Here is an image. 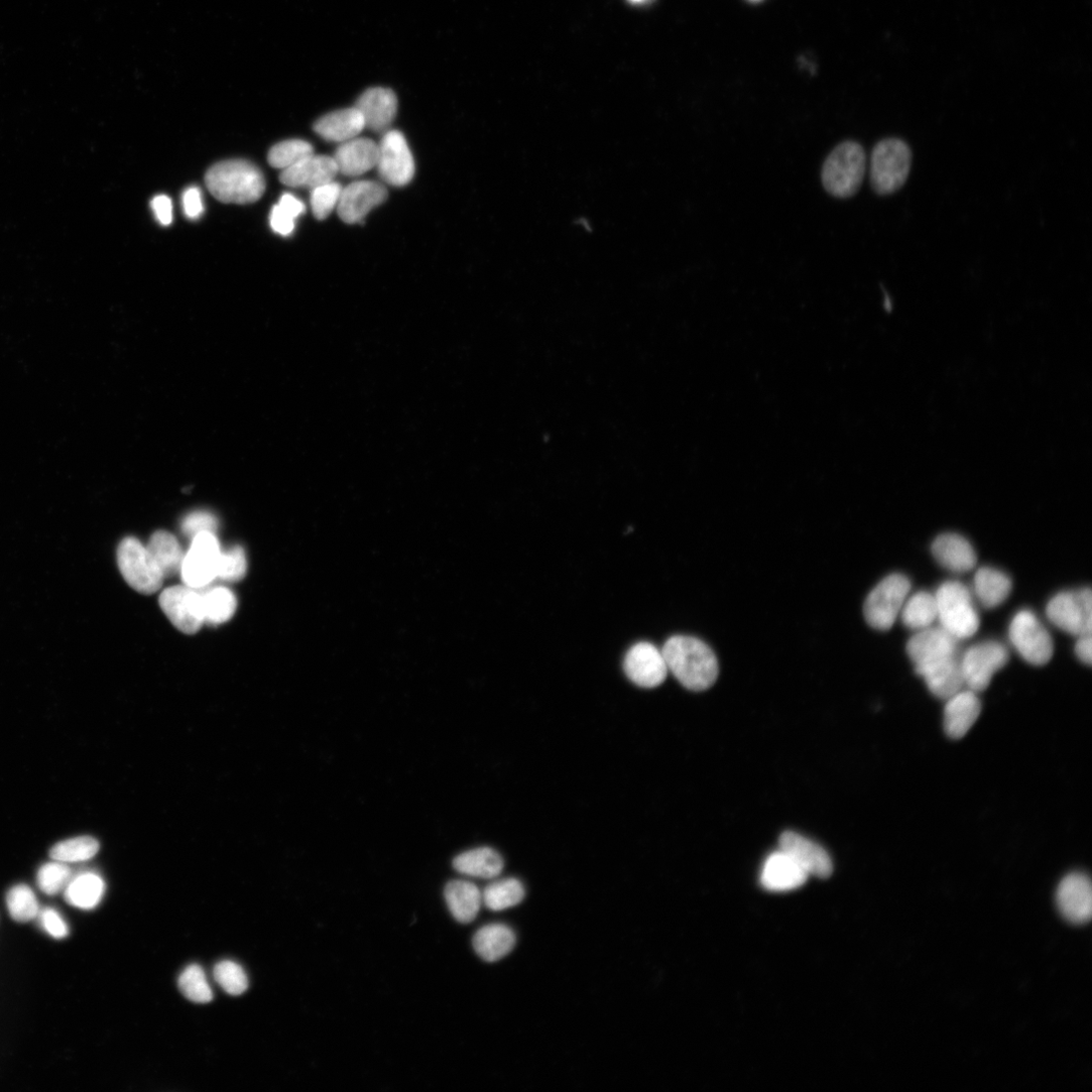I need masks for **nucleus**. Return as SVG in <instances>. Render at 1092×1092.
<instances>
[{"label":"nucleus","mask_w":1092,"mask_h":1092,"mask_svg":"<svg viewBox=\"0 0 1092 1092\" xmlns=\"http://www.w3.org/2000/svg\"><path fill=\"white\" fill-rule=\"evenodd\" d=\"M662 653L668 671L688 690H707L718 678L719 667L715 654L696 638L672 637L666 642Z\"/></svg>","instance_id":"1"},{"label":"nucleus","mask_w":1092,"mask_h":1092,"mask_svg":"<svg viewBox=\"0 0 1092 1092\" xmlns=\"http://www.w3.org/2000/svg\"><path fill=\"white\" fill-rule=\"evenodd\" d=\"M205 180L211 194L225 204L256 203L266 192L263 172L246 160L217 163L208 170Z\"/></svg>","instance_id":"2"},{"label":"nucleus","mask_w":1092,"mask_h":1092,"mask_svg":"<svg viewBox=\"0 0 1092 1092\" xmlns=\"http://www.w3.org/2000/svg\"><path fill=\"white\" fill-rule=\"evenodd\" d=\"M866 167L863 146L856 141H844L826 157L821 169L822 186L834 198H851L861 189Z\"/></svg>","instance_id":"3"},{"label":"nucleus","mask_w":1092,"mask_h":1092,"mask_svg":"<svg viewBox=\"0 0 1092 1092\" xmlns=\"http://www.w3.org/2000/svg\"><path fill=\"white\" fill-rule=\"evenodd\" d=\"M941 628L955 639L977 634L981 621L968 588L960 582H946L935 594Z\"/></svg>","instance_id":"4"},{"label":"nucleus","mask_w":1092,"mask_h":1092,"mask_svg":"<svg viewBox=\"0 0 1092 1092\" xmlns=\"http://www.w3.org/2000/svg\"><path fill=\"white\" fill-rule=\"evenodd\" d=\"M912 162V150L903 140L886 138L879 141L873 148L870 160L873 191L879 196L898 192L908 178Z\"/></svg>","instance_id":"5"},{"label":"nucleus","mask_w":1092,"mask_h":1092,"mask_svg":"<svg viewBox=\"0 0 1092 1092\" xmlns=\"http://www.w3.org/2000/svg\"><path fill=\"white\" fill-rule=\"evenodd\" d=\"M911 589V581L901 574H892L882 580L871 591L865 602L864 616L868 625L877 631L890 630L902 610Z\"/></svg>","instance_id":"6"},{"label":"nucleus","mask_w":1092,"mask_h":1092,"mask_svg":"<svg viewBox=\"0 0 1092 1092\" xmlns=\"http://www.w3.org/2000/svg\"><path fill=\"white\" fill-rule=\"evenodd\" d=\"M118 569L126 582L137 592L150 595L163 584L164 576L152 556L140 540L126 537L116 552Z\"/></svg>","instance_id":"7"},{"label":"nucleus","mask_w":1092,"mask_h":1092,"mask_svg":"<svg viewBox=\"0 0 1092 1092\" xmlns=\"http://www.w3.org/2000/svg\"><path fill=\"white\" fill-rule=\"evenodd\" d=\"M1009 651L1001 643L986 642L968 649L960 660L964 687L980 693L994 675L1009 662Z\"/></svg>","instance_id":"8"},{"label":"nucleus","mask_w":1092,"mask_h":1092,"mask_svg":"<svg viewBox=\"0 0 1092 1092\" xmlns=\"http://www.w3.org/2000/svg\"><path fill=\"white\" fill-rule=\"evenodd\" d=\"M1046 613L1053 625L1070 635L1080 637L1091 634V590L1085 588L1057 594L1048 603Z\"/></svg>","instance_id":"9"},{"label":"nucleus","mask_w":1092,"mask_h":1092,"mask_svg":"<svg viewBox=\"0 0 1092 1092\" xmlns=\"http://www.w3.org/2000/svg\"><path fill=\"white\" fill-rule=\"evenodd\" d=\"M1010 639L1029 664L1046 665L1053 656V641L1038 618L1030 611L1020 612L1010 627Z\"/></svg>","instance_id":"10"},{"label":"nucleus","mask_w":1092,"mask_h":1092,"mask_svg":"<svg viewBox=\"0 0 1092 1092\" xmlns=\"http://www.w3.org/2000/svg\"><path fill=\"white\" fill-rule=\"evenodd\" d=\"M222 552L214 533L203 532L193 538L192 547L181 567V579L186 586L202 589L218 578Z\"/></svg>","instance_id":"11"},{"label":"nucleus","mask_w":1092,"mask_h":1092,"mask_svg":"<svg viewBox=\"0 0 1092 1092\" xmlns=\"http://www.w3.org/2000/svg\"><path fill=\"white\" fill-rule=\"evenodd\" d=\"M159 604L168 620L184 634L195 635L205 624L203 595L196 589L167 588L160 595Z\"/></svg>","instance_id":"12"},{"label":"nucleus","mask_w":1092,"mask_h":1092,"mask_svg":"<svg viewBox=\"0 0 1092 1092\" xmlns=\"http://www.w3.org/2000/svg\"><path fill=\"white\" fill-rule=\"evenodd\" d=\"M382 179L393 187L409 185L415 175V161L406 138L399 131H387L379 144L376 166Z\"/></svg>","instance_id":"13"},{"label":"nucleus","mask_w":1092,"mask_h":1092,"mask_svg":"<svg viewBox=\"0 0 1092 1092\" xmlns=\"http://www.w3.org/2000/svg\"><path fill=\"white\" fill-rule=\"evenodd\" d=\"M628 678L642 688L662 685L669 673L662 651L650 643H639L627 654L624 663Z\"/></svg>","instance_id":"14"},{"label":"nucleus","mask_w":1092,"mask_h":1092,"mask_svg":"<svg viewBox=\"0 0 1092 1092\" xmlns=\"http://www.w3.org/2000/svg\"><path fill=\"white\" fill-rule=\"evenodd\" d=\"M388 198L385 186L371 180H360L343 188L336 208L340 219L347 224L362 222L376 207Z\"/></svg>","instance_id":"15"},{"label":"nucleus","mask_w":1092,"mask_h":1092,"mask_svg":"<svg viewBox=\"0 0 1092 1092\" xmlns=\"http://www.w3.org/2000/svg\"><path fill=\"white\" fill-rule=\"evenodd\" d=\"M779 846L808 876L826 879L832 874L829 855L813 840L794 831H785L779 838Z\"/></svg>","instance_id":"16"},{"label":"nucleus","mask_w":1092,"mask_h":1092,"mask_svg":"<svg viewBox=\"0 0 1092 1092\" xmlns=\"http://www.w3.org/2000/svg\"><path fill=\"white\" fill-rule=\"evenodd\" d=\"M1057 906L1062 917L1073 925L1088 923L1092 915V888L1087 875L1071 873L1059 884Z\"/></svg>","instance_id":"17"},{"label":"nucleus","mask_w":1092,"mask_h":1092,"mask_svg":"<svg viewBox=\"0 0 1092 1092\" xmlns=\"http://www.w3.org/2000/svg\"><path fill=\"white\" fill-rule=\"evenodd\" d=\"M915 668L957 657L958 640L943 628H928L914 636L906 647Z\"/></svg>","instance_id":"18"},{"label":"nucleus","mask_w":1092,"mask_h":1092,"mask_svg":"<svg viewBox=\"0 0 1092 1092\" xmlns=\"http://www.w3.org/2000/svg\"><path fill=\"white\" fill-rule=\"evenodd\" d=\"M982 712L978 693L963 688L946 699L944 708L945 732L953 740L964 738L975 725Z\"/></svg>","instance_id":"19"},{"label":"nucleus","mask_w":1092,"mask_h":1092,"mask_svg":"<svg viewBox=\"0 0 1092 1092\" xmlns=\"http://www.w3.org/2000/svg\"><path fill=\"white\" fill-rule=\"evenodd\" d=\"M355 107L362 114L366 128L386 133L396 117L398 98L389 88L374 87L359 96Z\"/></svg>","instance_id":"20"},{"label":"nucleus","mask_w":1092,"mask_h":1092,"mask_svg":"<svg viewBox=\"0 0 1092 1092\" xmlns=\"http://www.w3.org/2000/svg\"><path fill=\"white\" fill-rule=\"evenodd\" d=\"M339 173L333 157L311 155L294 166L285 169L280 175L281 183L292 188L316 189L334 181Z\"/></svg>","instance_id":"21"},{"label":"nucleus","mask_w":1092,"mask_h":1092,"mask_svg":"<svg viewBox=\"0 0 1092 1092\" xmlns=\"http://www.w3.org/2000/svg\"><path fill=\"white\" fill-rule=\"evenodd\" d=\"M808 877L791 857L779 849L765 861L761 884L768 891L786 892L804 885Z\"/></svg>","instance_id":"22"},{"label":"nucleus","mask_w":1092,"mask_h":1092,"mask_svg":"<svg viewBox=\"0 0 1092 1092\" xmlns=\"http://www.w3.org/2000/svg\"><path fill=\"white\" fill-rule=\"evenodd\" d=\"M379 144L368 138H354L341 143L334 160L338 171L346 176H360L377 166Z\"/></svg>","instance_id":"23"},{"label":"nucleus","mask_w":1092,"mask_h":1092,"mask_svg":"<svg viewBox=\"0 0 1092 1092\" xmlns=\"http://www.w3.org/2000/svg\"><path fill=\"white\" fill-rule=\"evenodd\" d=\"M364 129H366V123L355 106L329 112L319 118L314 125V130L320 137L337 143L356 138Z\"/></svg>","instance_id":"24"},{"label":"nucleus","mask_w":1092,"mask_h":1092,"mask_svg":"<svg viewBox=\"0 0 1092 1092\" xmlns=\"http://www.w3.org/2000/svg\"><path fill=\"white\" fill-rule=\"evenodd\" d=\"M932 553L941 566L955 573L973 570L978 562L974 547L956 533L938 536L933 542Z\"/></svg>","instance_id":"25"},{"label":"nucleus","mask_w":1092,"mask_h":1092,"mask_svg":"<svg viewBox=\"0 0 1092 1092\" xmlns=\"http://www.w3.org/2000/svg\"><path fill=\"white\" fill-rule=\"evenodd\" d=\"M936 697L946 700L964 688L960 660L949 658L916 669Z\"/></svg>","instance_id":"26"},{"label":"nucleus","mask_w":1092,"mask_h":1092,"mask_svg":"<svg viewBox=\"0 0 1092 1092\" xmlns=\"http://www.w3.org/2000/svg\"><path fill=\"white\" fill-rule=\"evenodd\" d=\"M516 945V935L511 928L501 924H492L479 929L473 936L472 946L479 958L485 962H497L512 952Z\"/></svg>","instance_id":"27"},{"label":"nucleus","mask_w":1092,"mask_h":1092,"mask_svg":"<svg viewBox=\"0 0 1092 1092\" xmlns=\"http://www.w3.org/2000/svg\"><path fill=\"white\" fill-rule=\"evenodd\" d=\"M453 868L466 876L493 879L504 869V861L494 848L481 846L469 849L455 857Z\"/></svg>","instance_id":"28"},{"label":"nucleus","mask_w":1092,"mask_h":1092,"mask_svg":"<svg viewBox=\"0 0 1092 1092\" xmlns=\"http://www.w3.org/2000/svg\"><path fill=\"white\" fill-rule=\"evenodd\" d=\"M444 898L450 914L460 924L473 922L482 902L478 887L464 880H453L447 883Z\"/></svg>","instance_id":"29"},{"label":"nucleus","mask_w":1092,"mask_h":1092,"mask_svg":"<svg viewBox=\"0 0 1092 1092\" xmlns=\"http://www.w3.org/2000/svg\"><path fill=\"white\" fill-rule=\"evenodd\" d=\"M1010 577L993 568L980 569L975 577V591L987 609H995L1007 600L1012 591Z\"/></svg>","instance_id":"30"},{"label":"nucleus","mask_w":1092,"mask_h":1092,"mask_svg":"<svg viewBox=\"0 0 1092 1092\" xmlns=\"http://www.w3.org/2000/svg\"><path fill=\"white\" fill-rule=\"evenodd\" d=\"M146 548L164 578L180 574L186 555L173 534L164 530L156 531Z\"/></svg>","instance_id":"31"},{"label":"nucleus","mask_w":1092,"mask_h":1092,"mask_svg":"<svg viewBox=\"0 0 1092 1092\" xmlns=\"http://www.w3.org/2000/svg\"><path fill=\"white\" fill-rule=\"evenodd\" d=\"M104 891L101 877L94 873H82L71 878L64 889V897L71 906L90 911L99 904Z\"/></svg>","instance_id":"32"},{"label":"nucleus","mask_w":1092,"mask_h":1092,"mask_svg":"<svg viewBox=\"0 0 1092 1092\" xmlns=\"http://www.w3.org/2000/svg\"><path fill=\"white\" fill-rule=\"evenodd\" d=\"M900 614L903 625L911 630L930 628L938 619L935 595L925 591L915 594L904 602Z\"/></svg>","instance_id":"33"},{"label":"nucleus","mask_w":1092,"mask_h":1092,"mask_svg":"<svg viewBox=\"0 0 1092 1092\" xmlns=\"http://www.w3.org/2000/svg\"><path fill=\"white\" fill-rule=\"evenodd\" d=\"M202 595L205 624L220 626L233 618L237 610V599L231 590L225 587H217L202 593Z\"/></svg>","instance_id":"34"},{"label":"nucleus","mask_w":1092,"mask_h":1092,"mask_svg":"<svg viewBox=\"0 0 1092 1092\" xmlns=\"http://www.w3.org/2000/svg\"><path fill=\"white\" fill-rule=\"evenodd\" d=\"M482 902L493 912H501L521 903L525 897V888L521 881L507 878L485 887Z\"/></svg>","instance_id":"35"},{"label":"nucleus","mask_w":1092,"mask_h":1092,"mask_svg":"<svg viewBox=\"0 0 1092 1092\" xmlns=\"http://www.w3.org/2000/svg\"><path fill=\"white\" fill-rule=\"evenodd\" d=\"M99 851V843L92 836L72 837L56 843L50 851L52 860L63 863H79L92 859Z\"/></svg>","instance_id":"36"},{"label":"nucleus","mask_w":1092,"mask_h":1092,"mask_svg":"<svg viewBox=\"0 0 1092 1092\" xmlns=\"http://www.w3.org/2000/svg\"><path fill=\"white\" fill-rule=\"evenodd\" d=\"M7 905L11 917L18 923H28L38 918L39 902L34 891L26 884H19L10 889Z\"/></svg>","instance_id":"37"},{"label":"nucleus","mask_w":1092,"mask_h":1092,"mask_svg":"<svg viewBox=\"0 0 1092 1092\" xmlns=\"http://www.w3.org/2000/svg\"><path fill=\"white\" fill-rule=\"evenodd\" d=\"M178 987L183 995L193 1003L208 1004L213 1001L212 989L199 965H191L185 969L179 977Z\"/></svg>","instance_id":"38"},{"label":"nucleus","mask_w":1092,"mask_h":1092,"mask_svg":"<svg viewBox=\"0 0 1092 1092\" xmlns=\"http://www.w3.org/2000/svg\"><path fill=\"white\" fill-rule=\"evenodd\" d=\"M314 154L313 146L303 140H288L275 145L269 153L274 168L288 169Z\"/></svg>","instance_id":"39"},{"label":"nucleus","mask_w":1092,"mask_h":1092,"mask_svg":"<svg viewBox=\"0 0 1092 1092\" xmlns=\"http://www.w3.org/2000/svg\"><path fill=\"white\" fill-rule=\"evenodd\" d=\"M214 978L230 996H241L249 989V978L245 969L233 961L218 963L214 969Z\"/></svg>","instance_id":"40"},{"label":"nucleus","mask_w":1092,"mask_h":1092,"mask_svg":"<svg viewBox=\"0 0 1092 1092\" xmlns=\"http://www.w3.org/2000/svg\"><path fill=\"white\" fill-rule=\"evenodd\" d=\"M72 878V871L66 863L53 860L44 864L37 873V884L47 895H56L64 891Z\"/></svg>","instance_id":"41"},{"label":"nucleus","mask_w":1092,"mask_h":1092,"mask_svg":"<svg viewBox=\"0 0 1092 1092\" xmlns=\"http://www.w3.org/2000/svg\"><path fill=\"white\" fill-rule=\"evenodd\" d=\"M342 186L331 181L311 192V208L316 219L326 220L337 208L342 193Z\"/></svg>","instance_id":"42"},{"label":"nucleus","mask_w":1092,"mask_h":1092,"mask_svg":"<svg viewBox=\"0 0 1092 1092\" xmlns=\"http://www.w3.org/2000/svg\"><path fill=\"white\" fill-rule=\"evenodd\" d=\"M248 561L245 550L236 545L227 553H222L218 578L227 582H238L246 577Z\"/></svg>","instance_id":"43"},{"label":"nucleus","mask_w":1092,"mask_h":1092,"mask_svg":"<svg viewBox=\"0 0 1092 1092\" xmlns=\"http://www.w3.org/2000/svg\"><path fill=\"white\" fill-rule=\"evenodd\" d=\"M219 526L215 515L207 511H196L189 514L181 523L184 533L192 539L203 532L214 533Z\"/></svg>","instance_id":"44"},{"label":"nucleus","mask_w":1092,"mask_h":1092,"mask_svg":"<svg viewBox=\"0 0 1092 1092\" xmlns=\"http://www.w3.org/2000/svg\"><path fill=\"white\" fill-rule=\"evenodd\" d=\"M39 921L41 927L53 938L64 939L69 934V929L66 922L59 915L57 911L51 907L44 908L39 913Z\"/></svg>","instance_id":"45"},{"label":"nucleus","mask_w":1092,"mask_h":1092,"mask_svg":"<svg viewBox=\"0 0 1092 1092\" xmlns=\"http://www.w3.org/2000/svg\"><path fill=\"white\" fill-rule=\"evenodd\" d=\"M183 207L186 216L191 220H198L204 213V203L200 189L192 187L183 196Z\"/></svg>","instance_id":"46"},{"label":"nucleus","mask_w":1092,"mask_h":1092,"mask_svg":"<svg viewBox=\"0 0 1092 1092\" xmlns=\"http://www.w3.org/2000/svg\"><path fill=\"white\" fill-rule=\"evenodd\" d=\"M271 226L276 233L282 236H290L295 231L296 220L277 205L271 213Z\"/></svg>","instance_id":"47"},{"label":"nucleus","mask_w":1092,"mask_h":1092,"mask_svg":"<svg viewBox=\"0 0 1092 1092\" xmlns=\"http://www.w3.org/2000/svg\"><path fill=\"white\" fill-rule=\"evenodd\" d=\"M152 210L155 214L158 222L163 226H169L172 223V202L164 195L155 197L151 202Z\"/></svg>","instance_id":"48"},{"label":"nucleus","mask_w":1092,"mask_h":1092,"mask_svg":"<svg viewBox=\"0 0 1092 1092\" xmlns=\"http://www.w3.org/2000/svg\"><path fill=\"white\" fill-rule=\"evenodd\" d=\"M278 206L295 220L306 212L305 204L291 194L283 195Z\"/></svg>","instance_id":"49"},{"label":"nucleus","mask_w":1092,"mask_h":1092,"mask_svg":"<svg viewBox=\"0 0 1092 1092\" xmlns=\"http://www.w3.org/2000/svg\"><path fill=\"white\" fill-rule=\"evenodd\" d=\"M1078 638V642L1075 646L1076 656L1083 664L1090 666L1092 663L1091 634L1083 635Z\"/></svg>","instance_id":"50"},{"label":"nucleus","mask_w":1092,"mask_h":1092,"mask_svg":"<svg viewBox=\"0 0 1092 1092\" xmlns=\"http://www.w3.org/2000/svg\"><path fill=\"white\" fill-rule=\"evenodd\" d=\"M633 2L641 3L644 2V0H633Z\"/></svg>","instance_id":"51"}]
</instances>
